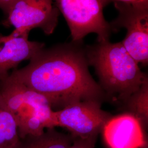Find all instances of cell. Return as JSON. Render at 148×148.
Instances as JSON below:
<instances>
[{"instance_id": "6da1fadb", "label": "cell", "mask_w": 148, "mask_h": 148, "mask_svg": "<svg viewBox=\"0 0 148 148\" xmlns=\"http://www.w3.org/2000/svg\"><path fill=\"white\" fill-rule=\"evenodd\" d=\"M86 53L74 45L43 48L9 77L45 97L55 109L79 101H102L104 90L92 77Z\"/></svg>"}, {"instance_id": "7a4b0ae2", "label": "cell", "mask_w": 148, "mask_h": 148, "mask_svg": "<svg viewBox=\"0 0 148 148\" xmlns=\"http://www.w3.org/2000/svg\"><path fill=\"white\" fill-rule=\"evenodd\" d=\"M86 53L88 64L95 68L100 79L101 88L116 94L124 103L148 79L121 42H99Z\"/></svg>"}, {"instance_id": "3957f363", "label": "cell", "mask_w": 148, "mask_h": 148, "mask_svg": "<svg viewBox=\"0 0 148 148\" xmlns=\"http://www.w3.org/2000/svg\"><path fill=\"white\" fill-rule=\"evenodd\" d=\"M0 95L15 119L21 139L56 127L54 111L47 99L9 76L0 81Z\"/></svg>"}, {"instance_id": "277c9868", "label": "cell", "mask_w": 148, "mask_h": 148, "mask_svg": "<svg viewBox=\"0 0 148 148\" xmlns=\"http://www.w3.org/2000/svg\"><path fill=\"white\" fill-rule=\"evenodd\" d=\"M69 27L73 41L79 43L90 33L98 42L109 41L111 27L103 15L102 0H55Z\"/></svg>"}, {"instance_id": "5b68a950", "label": "cell", "mask_w": 148, "mask_h": 148, "mask_svg": "<svg viewBox=\"0 0 148 148\" xmlns=\"http://www.w3.org/2000/svg\"><path fill=\"white\" fill-rule=\"evenodd\" d=\"M60 12L53 0H16L2 21L5 27H13L14 32L29 34L39 28L46 35L53 33L57 26Z\"/></svg>"}, {"instance_id": "8992f818", "label": "cell", "mask_w": 148, "mask_h": 148, "mask_svg": "<svg viewBox=\"0 0 148 148\" xmlns=\"http://www.w3.org/2000/svg\"><path fill=\"white\" fill-rule=\"evenodd\" d=\"M119 12L116 18L109 23L111 31L124 27L127 34L121 43L127 52L138 64L148 62V8L114 3Z\"/></svg>"}, {"instance_id": "52a82bcc", "label": "cell", "mask_w": 148, "mask_h": 148, "mask_svg": "<svg viewBox=\"0 0 148 148\" xmlns=\"http://www.w3.org/2000/svg\"><path fill=\"white\" fill-rule=\"evenodd\" d=\"M101 103L81 101L54 111L56 127L66 128L73 137L85 138L98 135L112 117L101 109Z\"/></svg>"}, {"instance_id": "ba28073f", "label": "cell", "mask_w": 148, "mask_h": 148, "mask_svg": "<svg viewBox=\"0 0 148 148\" xmlns=\"http://www.w3.org/2000/svg\"><path fill=\"white\" fill-rule=\"evenodd\" d=\"M145 132L140 122L130 113L111 117L101 131L109 148H140L148 142Z\"/></svg>"}, {"instance_id": "9c48e42d", "label": "cell", "mask_w": 148, "mask_h": 148, "mask_svg": "<svg viewBox=\"0 0 148 148\" xmlns=\"http://www.w3.org/2000/svg\"><path fill=\"white\" fill-rule=\"evenodd\" d=\"M44 43L32 41L29 34H19L14 31L8 35L0 34V81L9 76L24 60H30L42 49Z\"/></svg>"}, {"instance_id": "30bf717a", "label": "cell", "mask_w": 148, "mask_h": 148, "mask_svg": "<svg viewBox=\"0 0 148 148\" xmlns=\"http://www.w3.org/2000/svg\"><path fill=\"white\" fill-rule=\"evenodd\" d=\"M74 137L70 134L48 128L38 136H28L21 139L16 148H70Z\"/></svg>"}, {"instance_id": "8fae6325", "label": "cell", "mask_w": 148, "mask_h": 148, "mask_svg": "<svg viewBox=\"0 0 148 148\" xmlns=\"http://www.w3.org/2000/svg\"><path fill=\"white\" fill-rule=\"evenodd\" d=\"M20 140L15 119L0 95V148H16Z\"/></svg>"}, {"instance_id": "7c38bea8", "label": "cell", "mask_w": 148, "mask_h": 148, "mask_svg": "<svg viewBox=\"0 0 148 148\" xmlns=\"http://www.w3.org/2000/svg\"><path fill=\"white\" fill-rule=\"evenodd\" d=\"M125 103L130 111L128 113L136 117L146 130L148 125V79L128 98Z\"/></svg>"}, {"instance_id": "4fadbf2b", "label": "cell", "mask_w": 148, "mask_h": 148, "mask_svg": "<svg viewBox=\"0 0 148 148\" xmlns=\"http://www.w3.org/2000/svg\"><path fill=\"white\" fill-rule=\"evenodd\" d=\"M98 135L89 137H74L73 142L70 148H95Z\"/></svg>"}, {"instance_id": "5bb4252c", "label": "cell", "mask_w": 148, "mask_h": 148, "mask_svg": "<svg viewBox=\"0 0 148 148\" xmlns=\"http://www.w3.org/2000/svg\"><path fill=\"white\" fill-rule=\"evenodd\" d=\"M104 6L109 4L110 2L123 3L134 7L148 8V0H102Z\"/></svg>"}, {"instance_id": "9a60e30c", "label": "cell", "mask_w": 148, "mask_h": 148, "mask_svg": "<svg viewBox=\"0 0 148 148\" xmlns=\"http://www.w3.org/2000/svg\"><path fill=\"white\" fill-rule=\"evenodd\" d=\"M16 1V0H0V10L3 12L5 16L7 14L11 5Z\"/></svg>"}, {"instance_id": "2e32d148", "label": "cell", "mask_w": 148, "mask_h": 148, "mask_svg": "<svg viewBox=\"0 0 148 148\" xmlns=\"http://www.w3.org/2000/svg\"><path fill=\"white\" fill-rule=\"evenodd\" d=\"M140 148H148V142L145 143L143 147H142Z\"/></svg>"}]
</instances>
